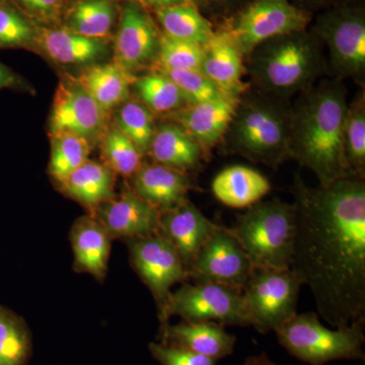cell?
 Returning a JSON list of instances; mask_svg holds the SVG:
<instances>
[{
	"label": "cell",
	"mask_w": 365,
	"mask_h": 365,
	"mask_svg": "<svg viewBox=\"0 0 365 365\" xmlns=\"http://www.w3.org/2000/svg\"><path fill=\"white\" fill-rule=\"evenodd\" d=\"M302 285L292 268H253L242 288L250 326L266 334L292 319L297 314Z\"/></svg>",
	"instance_id": "7"
},
{
	"label": "cell",
	"mask_w": 365,
	"mask_h": 365,
	"mask_svg": "<svg viewBox=\"0 0 365 365\" xmlns=\"http://www.w3.org/2000/svg\"><path fill=\"white\" fill-rule=\"evenodd\" d=\"M115 126L135 144L141 155H148L157 130L155 115L138 100L128 98L118 107Z\"/></svg>",
	"instance_id": "30"
},
{
	"label": "cell",
	"mask_w": 365,
	"mask_h": 365,
	"mask_svg": "<svg viewBox=\"0 0 365 365\" xmlns=\"http://www.w3.org/2000/svg\"><path fill=\"white\" fill-rule=\"evenodd\" d=\"M155 14L163 34L175 39L204 46L215 35L211 24L193 4L157 9Z\"/></svg>",
	"instance_id": "28"
},
{
	"label": "cell",
	"mask_w": 365,
	"mask_h": 365,
	"mask_svg": "<svg viewBox=\"0 0 365 365\" xmlns=\"http://www.w3.org/2000/svg\"><path fill=\"white\" fill-rule=\"evenodd\" d=\"M145 7H153L155 11L165 7L180 6V4H193V0H131Z\"/></svg>",
	"instance_id": "40"
},
{
	"label": "cell",
	"mask_w": 365,
	"mask_h": 365,
	"mask_svg": "<svg viewBox=\"0 0 365 365\" xmlns=\"http://www.w3.org/2000/svg\"><path fill=\"white\" fill-rule=\"evenodd\" d=\"M100 143L105 165L113 172L132 177L143 165L140 151L115 125L108 128Z\"/></svg>",
	"instance_id": "33"
},
{
	"label": "cell",
	"mask_w": 365,
	"mask_h": 365,
	"mask_svg": "<svg viewBox=\"0 0 365 365\" xmlns=\"http://www.w3.org/2000/svg\"><path fill=\"white\" fill-rule=\"evenodd\" d=\"M314 35L328 48L331 67L339 78H364L365 14L360 6L332 7L319 14Z\"/></svg>",
	"instance_id": "9"
},
{
	"label": "cell",
	"mask_w": 365,
	"mask_h": 365,
	"mask_svg": "<svg viewBox=\"0 0 365 365\" xmlns=\"http://www.w3.org/2000/svg\"><path fill=\"white\" fill-rule=\"evenodd\" d=\"M309 20V14L289 0H252L225 31L246 57L264 41L306 30Z\"/></svg>",
	"instance_id": "10"
},
{
	"label": "cell",
	"mask_w": 365,
	"mask_h": 365,
	"mask_svg": "<svg viewBox=\"0 0 365 365\" xmlns=\"http://www.w3.org/2000/svg\"><path fill=\"white\" fill-rule=\"evenodd\" d=\"M239 101L240 98L227 97L189 104L165 118L182 126L205 150L222 140Z\"/></svg>",
	"instance_id": "17"
},
{
	"label": "cell",
	"mask_w": 365,
	"mask_h": 365,
	"mask_svg": "<svg viewBox=\"0 0 365 365\" xmlns=\"http://www.w3.org/2000/svg\"><path fill=\"white\" fill-rule=\"evenodd\" d=\"M343 144L346 160L355 176L365 173V102L364 93L348 105L346 113Z\"/></svg>",
	"instance_id": "32"
},
{
	"label": "cell",
	"mask_w": 365,
	"mask_h": 365,
	"mask_svg": "<svg viewBox=\"0 0 365 365\" xmlns=\"http://www.w3.org/2000/svg\"><path fill=\"white\" fill-rule=\"evenodd\" d=\"M162 34L145 7L127 0L119 9L115 63L133 76L158 59Z\"/></svg>",
	"instance_id": "12"
},
{
	"label": "cell",
	"mask_w": 365,
	"mask_h": 365,
	"mask_svg": "<svg viewBox=\"0 0 365 365\" xmlns=\"http://www.w3.org/2000/svg\"><path fill=\"white\" fill-rule=\"evenodd\" d=\"M108 128V113L93 100L78 78L69 76L62 78L53 101L51 134H76L85 138L93 148L100 143Z\"/></svg>",
	"instance_id": "11"
},
{
	"label": "cell",
	"mask_w": 365,
	"mask_h": 365,
	"mask_svg": "<svg viewBox=\"0 0 365 365\" xmlns=\"http://www.w3.org/2000/svg\"><path fill=\"white\" fill-rule=\"evenodd\" d=\"M130 247L134 267L155 295L160 312L172 294L170 287L184 282L188 271L176 249L160 232L132 239Z\"/></svg>",
	"instance_id": "13"
},
{
	"label": "cell",
	"mask_w": 365,
	"mask_h": 365,
	"mask_svg": "<svg viewBox=\"0 0 365 365\" xmlns=\"http://www.w3.org/2000/svg\"><path fill=\"white\" fill-rule=\"evenodd\" d=\"M38 47L57 63L88 64L107 53L105 39L85 37L66 28L40 29Z\"/></svg>",
	"instance_id": "22"
},
{
	"label": "cell",
	"mask_w": 365,
	"mask_h": 365,
	"mask_svg": "<svg viewBox=\"0 0 365 365\" xmlns=\"http://www.w3.org/2000/svg\"><path fill=\"white\" fill-rule=\"evenodd\" d=\"M205 150L179 124L170 121L157 126L148 155L155 163L187 173L199 169Z\"/></svg>",
	"instance_id": "21"
},
{
	"label": "cell",
	"mask_w": 365,
	"mask_h": 365,
	"mask_svg": "<svg viewBox=\"0 0 365 365\" xmlns=\"http://www.w3.org/2000/svg\"><path fill=\"white\" fill-rule=\"evenodd\" d=\"M213 195L234 208H246L261 201L270 191L267 178L245 165H232L222 170L212 182Z\"/></svg>",
	"instance_id": "23"
},
{
	"label": "cell",
	"mask_w": 365,
	"mask_h": 365,
	"mask_svg": "<svg viewBox=\"0 0 365 365\" xmlns=\"http://www.w3.org/2000/svg\"><path fill=\"white\" fill-rule=\"evenodd\" d=\"M60 185L67 196L93 209L114 196V172L105 163L88 160Z\"/></svg>",
	"instance_id": "26"
},
{
	"label": "cell",
	"mask_w": 365,
	"mask_h": 365,
	"mask_svg": "<svg viewBox=\"0 0 365 365\" xmlns=\"http://www.w3.org/2000/svg\"><path fill=\"white\" fill-rule=\"evenodd\" d=\"M244 58L227 31L215 32L207 44L204 45L201 71L228 97L241 98L250 88L249 83L244 81Z\"/></svg>",
	"instance_id": "18"
},
{
	"label": "cell",
	"mask_w": 365,
	"mask_h": 365,
	"mask_svg": "<svg viewBox=\"0 0 365 365\" xmlns=\"http://www.w3.org/2000/svg\"><path fill=\"white\" fill-rule=\"evenodd\" d=\"M39 33L26 14L0 2V47H38Z\"/></svg>",
	"instance_id": "36"
},
{
	"label": "cell",
	"mask_w": 365,
	"mask_h": 365,
	"mask_svg": "<svg viewBox=\"0 0 365 365\" xmlns=\"http://www.w3.org/2000/svg\"><path fill=\"white\" fill-rule=\"evenodd\" d=\"M162 71V69H160ZM181 90L189 104L227 98L201 71H162ZM232 98V97H230Z\"/></svg>",
	"instance_id": "37"
},
{
	"label": "cell",
	"mask_w": 365,
	"mask_h": 365,
	"mask_svg": "<svg viewBox=\"0 0 365 365\" xmlns=\"http://www.w3.org/2000/svg\"><path fill=\"white\" fill-rule=\"evenodd\" d=\"M21 11L32 20L46 21L58 19L66 0H14Z\"/></svg>",
	"instance_id": "39"
},
{
	"label": "cell",
	"mask_w": 365,
	"mask_h": 365,
	"mask_svg": "<svg viewBox=\"0 0 365 365\" xmlns=\"http://www.w3.org/2000/svg\"><path fill=\"white\" fill-rule=\"evenodd\" d=\"M132 85L135 88L139 102L153 115L165 117L188 105L176 83L160 69L135 78Z\"/></svg>",
	"instance_id": "29"
},
{
	"label": "cell",
	"mask_w": 365,
	"mask_h": 365,
	"mask_svg": "<svg viewBox=\"0 0 365 365\" xmlns=\"http://www.w3.org/2000/svg\"><path fill=\"white\" fill-rule=\"evenodd\" d=\"M204 46L187 42L162 34L158 48V69L162 71H201Z\"/></svg>",
	"instance_id": "34"
},
{
	"label": "cell",
	"mask_w": 365,
	"mask_h": 365,
	"mask_svg": "<svg viewBox=\"0 0 365 365\" xmlns=\"http://www.w3.org/2000/svg\"><path fill=\"white\" fill-rule=\"evenodd\" d=\"M31 342L23 324L0 309V365H26Z\"/></svg>",
	"instance_id": "35"
},
{
	"label": "cell",
	"mask_w": 365,
	"mask_h": 365,
	"mask_svg": "<svg viewBox=\"0 0 365 365\" xmlns=\"http://www.w3.org/2000/svg\"><path fill=\"white\" fill-rule=\"evenodd\" d=\"M292 193V270L311 288L318 313L329 325L365 324L364 178L311 188L297 175Z\"/></svg>",
	"instance_id": "1"
},
{
	"label": "cell",
	"mask_w": 365,
	"mask_h": 365,
	"mask_svg": "<svg viewBox=\"0 0 365 365\" xmlns=\"http://www.w3.org/2000/svg\"><path fill=\"white\" fill-rule=\"evenodd\" d=\"M237 338L215 322L184 321L178 325L163 324L162 343L217 360L232 354Z\"/></svg>",
	"instance_id": "19"
},
{
	"label": "cell",
	"mask_w": 365,
	"mask_h": 365,
	"mask_svg": "<svg viewBox=\"0 0 365 365\" xmlns=\"http://www.w3.org/2000/svg\"><path fill=\"white\" fill-rule=\"evenodd\" d=\"M133 192L160 211L175 207L186 200L194 185L186 173L153 163L141 165L132 176Z\"/></svg>",
	"instance_id": "20"
},
{
	"label": "cell",
	"mask_w": 365,
	"mask_h": 365,
	"mask_svg": "<svg viewBox=\"0 0 365 365\" xmlns=\"http://www.w3.org/2000/svg\"><path fill=\"white\" fill-rule=\"evenodd\" d=\"M285 101L258 91L245 93L223 136L227 150L273 169L292 160V107Z\"/></svg>",
	"instance_id": "4"
},
{
	"label": "cell",
	"mask_w": 365,
	"mask_h": 365,
	"mask_svg": "<svg viewBox=\"0 0 365 365\" xmlns=\"http://www.w3.org/2000/svg\"><path fill=\"white\" fill-rule=\"evenodd\" d=\"M364 325L353 324L335 330L326 328L314 313L294 314L274 332L289 354L311 365L335 360L364 361Z\"/></svg>",
	"instance_id": "6"
},
{
	"label": "cell",
	"mask_w": 365,
	"mask_h": 365,
	"mask_svg": "<svg viewBox=\"0 0 365 365\" xmlns=\"http://www.w3.org/2000/svg\"><path fill=\"white\" fill-rule=\"evenodd\" d=\"M300 4L306 6H327V4H333V2L337 1V0H297Z\"/></svg>",
	"instance_id": "43"
},
{
	"label": "cell",
	"mask_w": 365,
	"mask_h": 365,
	"mask_svg": "<svg viewBox=\"0 0 365 365\" xmlns=\"http://www.w3.org/2000/svg\"><path fill=\"white\" fill-rule=\"evenodd\" d=\"M134 78L117 63L86 67L78 81L106 112H111L129 98Z\"/></svg>",
	"instance_id": "25"
},
{
	"label": "cell",
	"mask_w": 365,
	"mask_h": 365,
	"mask_svg": "<svg viewBox=\"0 0 365 365\" xmlns=\"http://www.w3.org/2000/svg\"><path fill=\"white\" fill-rule=\"evenodd\" d=\"M18 83L16 76L0 63V88H9Z\"/></svg>",
	"instance_id": "41"
},
{
	"label": "cell",
	"mask_w": 365,
	"mask_h": 365,
	"mask_svg": "<svg viewBox=\"0 0 365 365\" xmlns=\"http://www.w3.org/2000/svg\"><path fill=\"white\" fill-rule=\"evenodd\" d=\"M117 16L116 0H78L66 14L64 28L85 37L107 40Z\"/></svg>",
	"instance_id": "27"
},
{
	"label": "cell",
	"mask_w": 365,
	"mask_h": 365,
	"mask_svg": "<svg viewBox=\"0 0 365 365\" xmlns=\"http://www.w3.org/2000/svg\"><path fill=\"white\" fill-rule=\"evenodd\" d=\"M347 109V91L339 79L312 86L292 107L290 158L313 172L319 186L355 176L343 144Z\"/></svg>",
	"instance_id": "2"
},
{
	"label": "cell",
	"mask_w": 365,
	"mask_h": 365,
	"mask_svg": "<svg viewBox=\"0 0 365 365\" xmlns=\"http://www.w3.org/2000/svg\"><path fill=\"white\" fill-rule=\"evenodd\" d=\"M95 218L111 237H148L160 230V210L134 192H124L93 208Z\"/></svg>",
	"instance_id": "16"
},
{
	"label": "cell",
	"mask_w": 365,
	"mask_h": 365,
	"mask_svg": "<svg viewBox=\"0 0 365 365\" xmlns=\"http://www.w3.org/2000/svg\"><path fill=\"white\" fill-rule=\"evenodd\" d=\"M160 212L158 232L176 249L189 274L197 255L218 225L211 222L188 199Z\"/></svg>",
	"instance_id": "15"
},
{
	"label": "cell",
	"mask_w": 365,
	"mask_h": 365,
	"mask_svg": "<svg viewBox=\"0 0 365 365\" xmlns=\"http://www.w3.org/2000/svg\"><path fill=\"white\" fill-rule=\"evenodd\" d=\"M253 268L289 269L294 256V204L279 199L259 201L237 215L228 228Z\"/></svg>",
	"instance_id": "5"
},
{
	"label": "cell",
	"mask_w": 365,
	"mask_h": 365,
	"mask_svg": "<svg viewBox=\"0 0 365 365\" xmlns=\"http://www.w3.org/2000/svg\"><path fill=\"white\" fill-rule=\"evenodd\" d=\"M150 351L160 365H216L210 357L163 343H150Z\"/></svg>",
	"instance_id": "38"
},
{
	"label": "cell",
	"mask_w": 365,
	"mask_h": 365,
	"mask_svg": "<svg viewBox=\"0 0 365 365\" xmlns=\"http://www.w3.org/2000/svg\"><path fill=\"white\" fill-rule=\"evenodd\" d=\"M71 242L76 265L102 278L107 270L111 249V235L106 228L95 217L85 216L74 225Z\"/></svg>",
	"instance_id": "24"
},
{
	"label": "cell",
	"mask_w": 365,
	"mask_h": 365,
	"mask_svg": "<svg viewBox=\"0 0 365 365\" xmlns=\"http://www.w3.org/2000/svg\"><path fill=\"white\" fill-rule=\"evenodd\" d=\"M170 316L188 322H215L222 326H250L242 290L215 282L184 283L170 294L160 312L163 324Z\"/></svg>",
	"instance_id": "8"
},
{
	"label": "cell",
	"mask_w": 365,
	"mask_h": 365,
	"mask_svg": "<svg viewBox=\"0 0 365 365\" xmlns=\"http://www.w3.org/2000/svg\"><path fill=\"white\" fill-rule=\"evenodd\" d=\"M246 57L256 91L283 100L311 88L326 66L321 41L306 30L264 41Z\"/></svg>",
	"instance_id": "3"
},
{
	"label": "cell",
	"mask_w": 365,
	"mask_h": 365,
	"mask_svg": "<svg viewBox=\"0 0 365 365\" xmlns=\"http://www.w3.org/2000/svg\"><path fill=\"white\" fill-rule=\"evenodd\" d=\"M242 365H279L272 361L266 352H262L261 354L250 356L245 359Z\"/></svg>",
	"instance_id": "42"
},
{
	"label": "cell",
	"mask_w": 365,
	"mask_h": 365,
	"mask_svg": "<svg viewBox=\"0 0 365 365\" xmlns=\"http://www.w3.org/2000/svg\"><path fill=\"white\" fill-rule=\"evenodd\" d=\"M252 270L239 241L228 228L218 225L197 255L189 277L199 282H215L242 290Z\"/></svg>",
	"instance_id": "14"
},
{
	"label": "cell",
	"mask_w": 365,
	"mask_h": 365,
	"mask_svg": "<svg viewBox=\"0 0 365 365\" xmlns=\"http://www.w3.org/2000/svg\"><path fill=\"white\" fill-rule=\"evenodd\" d=\"M215 4H220V6H228V4H234L240 0H210Z\"/></svg>",
	"instance_id": "44"
},
{
	"label": "cell",
	"mask_w": 365,
	"mask_h": 365,
	"mask_svg": "<svg viewBox=\"0 0 365 365\" xmlns=\"http://www.w3.org/2000/svg\"><path fill=\"white\" fill-rule=\"evenodd\" d=\"M91 145L83 137L76 134H51L50 174L61 184L73 170L88 162Z\"/></svg>",
	"instance_id": "31"
}]
</instances>
